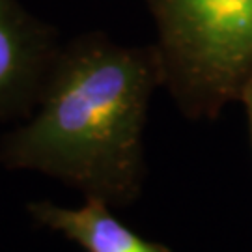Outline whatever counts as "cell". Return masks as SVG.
<instances>
[{"instance_id": "2", "label": "cell", "mask_w": 252, "mask_h": 252, "mask_svg": "<svg viewBox=\"0 0 252 252\" xmlns=\"http://www.w3.org/2000/svg\"><path fill=\"white\" fill-rule=\"evenodd\" d=\"M162 86L189 120H215L252 77V0H144Z\"/></svg>"}, {"instance_id": "5", "label": "cell", "mask_w": 252, "mask_h": 252, "mask_svg": "<svg viewBox=\"0 0 252 252\" xmlns=\"http://www.w3.org/2000/svg\"><path fill=\"white\" fill-rule=\"evenodd\" d=\"M239 101L243 103L245 110H247V118H249V127H251V136H252V77L245 84L243 92L239 95Z\"/></svg>"}, {"instance_id": "3", "label": "cell", "mask_w": 252, "mask_h": 252, "mask_svg": "<svg viewBox=\"0 0 252 252\" xmlns=\"http://www.w3.org/2000/svg\"><path fill=\"white\" fill-rule=\"evenodd\" d=\"M60 49L51 25L19 0H0V120L32 112Z\"/></svg>"}, {"instance_id": "4", "label": "cell", "mask_w": 252, "mask_h": 252, "mask_svg": "<svg viewBox=\"0 0 252 252\" xmlns=\"http://www.w3.org/2000/svg\"><path fill=\"white\" fill-rule=\"evenodd\" d=\"M28 213L49 230L60 232L86 252H172L168 247L142 239L110 213L108 204L86 198L79 207L32 202Z\"/></svg>"}, {"instance_id": "1", "label": "cell", "mask_w": 252, "mask_h": 252, "mask_svg": "<svg viewBox=\"0 0 252 252\" xmlns=\"http://www.w3.org/2000/svg\"><path fill=\"white\" fill-rule=\"evenodd\" d=\"M162 86L155 45L86 32L62 45L36 107L0 142V164L75 187L84 198L129 206L144 183V127Z\"/></svg>"}]
</instances>
